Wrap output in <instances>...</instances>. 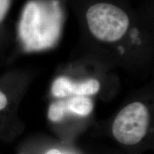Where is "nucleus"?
Returning <instances> with one entry per match:
<instances>
[{"label":"nucleus","instance_id":"1","mask_svg":"<svg viewBox=\"0 0 154 154\" xmlns=\"http://www.w3.org/2000/svg\"><path fill=\"white\" fill-rule=\"evenodd\" d=\"M63 14L57 1H30L23 9L19 35L28 51L52 47L59 40Z\"/></svg>","mask_w":154,"mask_h":154},{"label":"nucleus","instance_id":"2","mask_svg":"<svg viewBox=\"0 0 154 154\" xmlns=\"http://www.w3.org/2000/svg\"><path fill=\"white\" fill-rule=\"evenodd\" d=\"M86 20L91 34L103 42L118 41L126 34L129 19L124 10L109 3H98L86 12Z\"/></svg>","mask_w":154,"mask_h":154},{"label":"nucleus","instance_id":"3","mask_svg":"<svg viewBox=\"0 0 154 154\" xmlns=\"http://www.w3.org/2000/svg\"><path fill=\"white\" fill-rule=\"evenodd\" d=\"M149 125L148 109L140 102L127 105L116 116L112 126L116 139L124 145L138 143L146 136Z\"/></svg>","mask_w":154,"mask_h":154},{"label":"nucleus","instance_id":"4","mask_svg":"<svg viewBox=\"0 0 154 154\" xmlns=\"http://www.w3.org/2000/svg\"><path fill=\"white\" fill-rule=\"evenodd\" d=\"M100 84L96 79L82 82H74L66 77H59L54 82L51 91L57 98H64L70 95L89 96L99 91Z\"/></svg>","mask_w":154,"mask_h":154},{"label":"nucleus","instance_id":"5","mask_svg":"<svg viewBox=\"0 0 154 154\" xmlns=\"http://www.w3.org/2000/svg\"><path fill=\"white\" fill-rule=\"evenodd\" d=\"M66 101L67 109L70 113L86 116L93 110V101L88 96H74Z\"/></svg>","mask_w":154,"mask_h":154},{"label":"nucleus","instance_id":"6","mask_svg":"<svg viewBox=\"0 0 154 154\" xmlns=\"http://www.w3.org/2000/svg\"><path fill=\"white\" fill-rule=\"evenodd\" d=\"M69 113L66 100L54 102L50 105L48 111V117L53 122H59Z\"/></svg>","mask_w":154,"mask_h":154},{"label":"nucleus","instance_id":"7","mask_svg":"<svg viewBox=\"0 0 154 154\" xmlns=\"http://www.w3.org/2000/svg\"><path fill=\"white\" fill-rule=\"evenodd\" d=\"M11 5V0H0V22L5 19Z\"/></svg>","mask_w":154,"mask_h":154},{"label":"nucleus","instance_id":"8","mask_svg":"<svg viewBox=\"0 0 154 154\" xmlns=\"http://www.w3.org/2000/svg\"><path fill=\"white\" fill-rule=\"evenodd\" d=\"M9 103L8 98L2 91L0 90V112L7 106Z\"/></svg>","mask_w":154,"mask_h":154},{"label":"nucleus","instance_id":"9","mask_svg":"<svg viewBox=\"0 0 154 154\" xmlns=\"http://www.w3.org/2000/svg\"><path fill=\"white\" fill-rule=\"evenodd\" d=\"M46 154H61V153L57 149H51L47 151Z\"/></svg>","mask_w":154,"mask_h":154},{"label":"nucleus","instance_id":"10","mask_svg":"<svg viewBox=\"0 0 154 154\" xmlns=\"http://www.w3.org/2000/svg\"><path fill=\"white\" fill-rule=\"evenodd\" d=\"M20 154H24V153H20Z\"/></svg>","mask_w":154,"mask_h":154}]
</instances>
